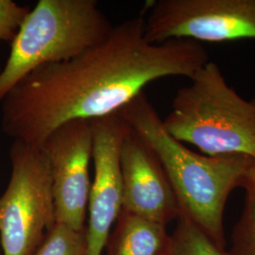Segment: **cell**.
<instances>
[{
    "mask_svg": "<svg viewBox=\"0 0 255 255\" xmlns=\"http://www.w3.org/2000/svg\"><path fill=\"white\" fill-rule=\"evenodd\" d=\"M167 253H168V251H167ZM167 253H165V254H164V255H167Z\"/></svg>",
    "mask_w": 255,
    "mask_h": 255,
    "instance_id": "obj_17",
    "label": "cell"
},
{
    "mask_svg": "<svg viewBox=\"0 0 255 255\" xmlns=\"http://www.w3.org/2000/svg\"><path fill=\"white\" fill-rule=\"evenodd\" d=\"M33 255H87L86 229L56 223Z\"/></svg>",
    "mask_w": 255,
    "mask_h": 255,
    "instance_id": "obj_12",
    "label": "cell"
},
{
    "mask_svg": "<svg viewBox=\"0 0 255 255\" xmlns=\"http://www.w3.org/2000/svg\"><path fill=\"white\" fill-rule=\"evenodd\" d=\"M41 148L49 160L56 223L86 229L93 149L91 120L75 119L55 128Z\"/></svg>",
    "mask_w": 255,
    "mask_h": 255,
    "instance_id": "obj_7",
    "label": "cell"
},
{
    "mask_svg": "<svg viewBox=\"0 0 255 255\" xmlns=\"http://www.w3.org/2000/svg\"><path fill=\"white\" fill-rule=\"evenodd\" d=\"M145 22V37L151 44L255 40V0H159Z\"/></svg>",
    "mask_w": 255,
    "mask_h": 255,
    "instance_id": "obj_6",
    "label": "cell"
},
{
    "mask_svg": "<svg viewBox=\"0 0 255 255\" xmlns=\"http://www.w3.org/2000/svg\"><path fill=\"white\" fill-rule=\"evenodd\" d=\"M163 124L171 136L202 154L255 158V99H243L214 62L178 90Z\"/></svg>",
    "mask_w": 255,
    "mask_h": 255,
    "instance_id": "obj_3",
    "label": "cell"
},
{
    "mask_svg": "<svg viewBox=\"0 0 255 255\" xmlns=\"http://www.w3.org/2000/svg\"><path fill=\"white\" fill-rule=\"evenodd\" d=\"M167 255H226L201 229L189 219L180 217L170 235Z\"/></svg>",
    "mask_w": 255,
    "mask_h": 255,
    "instance_id": "obj_11",
    "label": "cell"
},
{
    "mask_svg": "<svg viewBox=\"0 0 255 255\" xmlns=\"http://www.w3.org/2000/svg\"><path fill=\"white\" fill-rule=\"evenodd\" d=\"M226 255H255V200L246 194L242 214L235 225Z\"/></svg>",
    "mask_w": 255,
    "mask_h": 255,
    "instance_id": "obj_13",
    "label": "cell"
},
{
    "mask_svg": "<svg viewBox=\"0 0 255 255\" xmlns=\"http://www.w3.org/2000/svg\"><path fill=\"white\" fill-rule=\"evenodd\" d=\"M0 255H2V252H1V248H0Z\"/></svg>",
    "mask_w": 255,
    "mask_h": 255,
    "instance_id": "obj_16",
    "label": "cell"
},
{
    "mask_svg": "<svg viewBox=\"0 0 255 255\" xmlns=\"http://www.w3.org/2000/svg\"><path fill=\"white\" fill-rule=\"evenodd\" d=\"M95 179L86 225L87 255H101L122 210L120 156L129 126L118 113L92 119Z\"/></svg>",
    "mask_w": 255,
    "mask_h": 255,
    "instance_id": "obj_8",
    "label": "cell"
},
{
    "mask_svg": "<svg viewBox=\"0 0 255 255\" xmlns=\"http://www.w3.org/2000/svg\"><path fill=\"white\" fill-rule=\"evenodd\" d=\"M122 210L166 226L181 216L173 188L159 158L131 128L121 156Z\"/></svg>",
    "mask_w": 255,
    "mask_h": 255,
    "instance_id": "obj_9",
    "label": "cell"
},
{
    "mask_svg": "<svg viewBox=\"0 0 255 255\" xmlns=\"http://www.w3.org/2000/svg\"><path fill=\"white\" fill-rule=\"evenodd\" d=\"M117 113L159 158L173 188L180 217L189 219L225 250V206L230 194L241 185L252 158L208 156L192 151L167 132L145 92Z\"/></svg>",
    "mask_w": 255,
    "mask_h": 255,
    "instance_id": "obj_2",
    "label": "cell"
},
{
    "mask_svg": "<svg viewBox=\"0 0 255 255\" xmlns=\"http://www.w3.org/2000/svg\"><path fill=\"white\" fill-rule=\"evenodd\" d=\"M145 27L142 16L127 19L81 54L43 64L20 80L0 102L4 133L41 147L64 123L115 114L148 83L171 76L191 79L209 62L201 43L151 44Z\"/></svg>",
    "mask_w": 255,
    "mask_h": 255,
    "instance_id": "obj_1",
    "label": "cell"
},
{
    "mask_svg": "<svg viewBox=\"0 0 255 255\" xmlns=\"http://www.w3.org/2000/svg\"><path fill=\"white\" fill-rule=\"evenodd\" d=\"M11 173L0 197L2 255H33L56 224L49 160L41 148L13 140Z\"/></svg>",
    "mask_w": 255,
    "mask_h": 255,
    "instance_id": "obj_5",
    "label": "cell"
},
{
    "mask_svg": "<svg viewBox=\"0 0 255 255\" xmlns=\"http://www.w3.org/2000/svg\"><path fill=\"white\" fill-rule=\"evenodd\" d=\"M29 10L12 0H0V41L12 42Z\"/></svg>",
    "mask_w": 255,
    "mask_h": 255,
    "instance_id": "obj_14",
    "label": "cell"
},
{
    "mask_svg": "<svg viewBox=\"0 0 255 255\" xmlns=\"http://www.w3.org/2000/svg\"><path fill=\"white\" fill-rule=\"evenodd\" d=\"M169 243L166 226L121 211L105 247L107 255H163Z\"/></svg>",
    "mask_w": 255,
    "mask_h": 255,
    "instance_id": "obj_10",
    "label": "cell"
},
{
    "mask_svg": "<svg viewBox=\"0 0 255 255\" xmlns=\"http://www.w3.org/2000/svg\"><path fill=\"white\" fill-rule=\"evenodd\" d=\"M240 186L244 187L246 194L252 196L255 200V158L251 159Z\"/></svg>",
    "mask_w": 255,
    "mask_h": 255,
    "instance_id": "obj_15",
    "label": "cell"
},
{
    "mask_svg": "<svg viewBox=\"0 0 255 255\" xmlns=\"http://www.w3.org/2000/svg\"><path fill=\"white\" fill-rule=\"evenodd\" d=\"M113 28L96 0H39L10 43L0 72V102L39 66L72 59L101 43Z\"/></svg>",
    "mask_w": 255,
    "mask_h": 255,
    "instance_id": "obj_4",
    "label": "cell"
}]
</instances>
